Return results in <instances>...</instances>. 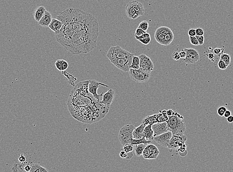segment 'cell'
<instances>
[{
  "instance_id": "6da1fadb",
  "label": "cell",
  "mask_w": 233,
  "mask_h": 172,
  "mask_svg": "<svg viewBox=\"0 0 233 172\" xmlns=\"http://www.w3.org/2000/svg\"><path fill=\"white\" fill-rule=\"evenodd\" d=\"M63 26L55 34L57 42L73 54H86L95 48L99 36V24L91 14L69 8L57 15Z\"/></svg>"
},
{
  "instance_id": "7a4b0ae2",
  "label": "cell",
  "mask_w": 233,
  "mask_h": 172,
  "mask_svg": "<svg viewBox=\"0 0 233 172\" xmlns=\"http://www.w3.org/2000/svg\"><path fill=\"white\" fill-rule=\"evenodd\" d=\"M167 123L168 129L173 134L177 135H184L186 131V125L183 119L177 115L176 112L172 116L169 117Z\"/></svg>"
},
{
  "instance_id": "3957f363",
  "label": "cell",
  "mask_w": 233,
  "mask_h": 172,
  "mask_svg": "<svg viewBox=\"0 0 233 172\" xmlns=\"http://www.w3.org/2000/svg\"><path fill=\"white\" fill-rule=\"evenodd\" d=\"M134 54L124 49L119 45L111 47L108 51L106 57L110 61L115 59H132Z\"/></svg>"
},
{
  "instance_id": "277c9868",
  "label": "cell",
  "mask_w": 233,
  "mask_h": 172,
  "mask_svg": "<svg viewBox=\"0 0 233 172\" xmlns=\"http://www.w3.org/2000/svg\"><path fill=\"white\" fill-rule=\"evenodd\" d=\"M135 126L132 124H127L121 129L119 133L118 139L123 146L126 144L130 143L132 137V132Z\"/></svg>"
},
{
  "instance_id": "5b68a950",
  "label": "cell",
  "mask_w": 233,
  "mask_h": 172,
  "mask_svg": "<svg viewBox=\"0 0 233 172\" xmlns=\"http://www.w3.org/2000/svg\"><path fill=\"white\" fill-rule=\"evenodd\" d=\"M129 74L130 79L137 83H144L148 81L151 77V74L144 72L140 69H130Z\"/></svg>"
},
{
  "instance_id": "8992f818",
  "label": "cell",
  "mask_w": 233,
  "mask_h": 172,
  "mask_svg": "<svg viewBox=\"0 0 233 172\" xmlns=\"http://www.w3.org/2000/svg\"><path fill=\"white\" fill-rule=\"evenodd\" d=\"M138 57L140 59V69L144 72L151 74L154 69L153 63L152 60L144 54H140Z\"/></svg>"
},
{
  "instance_id": "52a82bcc",
  "label": "cell",
  "mask_w": 233,
  "mask_h": 172,
  "mask_svg": "<svg viewBox=\"0 0 233 172\" xmlns=\"http://www.w3.org/2000/svg\"><path fill=\"white\" fill-rule=\"evenodd\" d=\"M187 140V137L184 134L182 135H177L173 134L172 138L169 142L168 147L170 149H177L186 144Z\"/></svg>"
},
{
  "instance_id": "ba28073f",
  "label": "cell",
  "mask_w": 233,
  "mask_h": 172,
  "mask_svg": "<svg viewBox=\"0 0 233 172\" xmlns=\"http://www.w3.org/2000/svg\"><path fill=\"white\" fill-rule=\"evenodd\" d=\"M105 86L106 87H108V86L107 85H105L104 83H101L99 82L96 81L95 80H89L88 85V92L92 94L94 98L97 100L98 101H100L99 97L103 96V92H102L101 94H98L97 93V90L100 86Z\"/></svg>"
},
{
  "instance_id": "9c48e42d",
  "label": "cell",
  "mask_w": 233,
  "mask_h": 172,
  "mask_svg": "<svg viewBox=\"0 0 233 172\" xmlns=\"http://www.w3.org/2000/svg\"><path fill=\"white\" fill-rule=\"evenodd\" d=\"M132 59H115L111 60V63L116 67L123 71L124 72H129L130 66L132 64Z\"/></svg>"
},
{
  "instance_id": "30bf717a",
  "label": "cell",
  "mask_w": 233,
  "mask_h": 172,
  "mask_svg": "<svg viewBox=\"0 0 233 172\" xmlns=\"http://www.w3.org/2000/svg\"><path fill=\"white\" fill-rule=\"evenodd\" d=\"M159 153V150L156 146L149 143L145 148L142 155L145 159H155Z\"/></svg>"
},
{
  "instance_id": "8fae6325",
  "label": "cell",
  "mask_w": 233,
  "mask_h": 172,
  "mask_svg": "<svg viewBox=\"0 0 233 172\" xmlns=\"http://www.w3.org/2000/svg\"><path fill=\"white\" fill-rule=\"evenodd\" d=\"M173 134L171 131L165 132L160 135L154 137V140L161 146L168 147L169 142L172 138Z\"/></svg>"
},
{
  "instance_id": "7c38bea8",
  "label": "cell",
  "mask_w": 233,
  "mask_h": 172,
  "mask_svg": "<svg viewBox=\"0 0 233 172\" xmlns=\"http://www.w3.org/2000/svg\"><path fill=\"white\" fill-rule=\"evenodd\" d=\"M152 129L153 131L154 137H156L169 131L167 123L166 121L162 123H157L152 124Z\"/></svg>"
},
{
  "instance_id": "4fadbf2b",
  "label": "cell",
  "mask_w": 233,
  "mask_h": 172,
  "mask_svg": "<svg viewBox=\"0 0 233 172\" xmlns=\"http://www.w3.org/2000/svg\"><path fill=\"white\" fill-rule=\"evenodd\" d=\"M103 99L100 103L103 105L110 107L111 105L113 102L114 99L115 97V91L112 88L108 89L107 92L103 94Z\"/></svg>"
},
{
  "instance_id": "5bb4252c",
  "label": "cell",
  "mask_w": 233,
  "mask_h": 172,
  "mask_svg": "<svg viewBox=\"0 0 233 172\" xmlns=\"http://www.w3.org/2000/svg\"><path fill=\"white\" fill-rule=\"evenodd\" d=\"M52 20V17L50 12L46 11L42 17L39 20V22H38V25L44 27H47L49 26V25L51 23Z\"/></svg>"
},
{
  "instance_id": "9a60e30c",
  "label": "cell",
  "mask_w": 233,
  "mask_h": 172,
  "mask_svg": "<svg viewBox=\"0 0 233 172\" xmlns=\"http://www.w3.org/2000/svg\"><path fill=\"white\" fill-rule=\"evenodd\" d=\"M63 26V23L61 21L57 19H52L51 23L49 25V27L50 29L54 31L55 34H57L60 31Z\"/></svg>"
},
{
  "instance_id": "2e32d148",
  "label": "cell",
  "mask_w": 233,
  "mask_h": 172,
  "mask_svg": "<svg viewBox=\"0 0 233 172\" xmlns=\"http://www.w3.org/2000/svg\"><path fill=\"white\" fill-rule=\"evenodd\" d=\"M130 2L132 8L137 14H140V17L144 15L145 12V9L143 4L137 1H133Z\"/></svg>"
},
{
  "instance_id": "e0dca14e",
  "label": "cell",
  "mask_w": 233,
  "mask_h": 172,
  "mask_svg": "<svg viewBox=\"0 0 233 172\" xmlns=\"http://www.w3.org/2000/svg\"><path fill=\"white\" fill-rule=\"evenodd\" d=\"M126 14L127 17L129 19L135 20L138 17H140V14H137L135 10L132 8V5L130 4V2L127 3L126 7Z\"/></svg>"
},
{
  "instance_id": "ac0fdd59",
  "label": "cell",
  "mask_w": 233,
  "mask_h": 172,
  "mask_svg": "<svg viewBox=\"0 0 233 172\" xmlns=\"http://www.w3.org/2000/svg\"><path fill=\"white\" fill-rule=\"evenodd\" d=\"M143 137L147 140L152 141L154 139V132L152 129V125L148 124L145 126L143 132Z\"/></svg>"
},
{
  "instance_id": "d6986e66",
  "label": "cell",
  "mask_w": 233,
  "mask_h": 172,
  "mask_svg": "<svg viewBox=\"0 0 233 172\" xmlns=\"http://www.w3.org/2000/svg\"><path fill=\"white\" fill-rule=\"evenodd\" d=\"M145 125L141 124L140 126L135 128L132 132V137L134 139H140L143 137V132Z\"/></svg>"
},
{
  "instance_id": "ffe728a7",
  "label": "cell",
  "mask_w": 233,
  "mask_h": 172,
  "mask_svg": "<svg viewBox=\"0 0 233 172\" xmlns=\"http://www.w3.org/2000/svg\"><path fill=\"white\" fill-rule=\"evenodd\" d=\"M46 11V9L43 6H40L36 8L34 10V14H33L35 20L37 22H39V20L42 17Z\"/></svg>"
},
{
  "instance_id": "44dd1931",
  "label": "cell",
  "mask_w": 233,
  "mask_h": 172,
  "mask_svg": "<svg viewBox=\"0 0 233 172\" xmlns=\"http://www.w3.org/2000/svg\"><path fill=\"white\" fill-rule=\"evenodd\" d=\"M157 123V114H154L152 115L148 116L145 118H144L142 121V123L145 124V126L148 124L152 125Z\"/></svg>"
},
{
  "instance_id": "7402d4cb",
  "label": "cell",
  "mask_w": 233,
  "mask_h": 172,
  "mask_svg": "<svg viewBox=\"0 0 233 172\" xmlns=\"http://www.w3.org/2000/svg\"><path fill=\"white\" fill-rule=\"evenodd\" d=\"M200 59V56H195L190 54H187L186 58L184 59V61L187 64H193Z\"/></svg>"
},
{
  "instance_id": "603a6c76",
  "label": "cell",
  "mask_w": 233,
  "mask_h": 172,
  "mask_svg": "<svg viewBox=\"0 0 233 172\" xmlns=\"http://www.w3.org/2000/svg\"><path fill=\"white\" fill-rule=\"evenodd\" d=\"M147 145L145 144H140L134 145V149L135 152V155L137 157H140L143 155V152Z\"/></svg>"
},
{
  "instance_id": "cb8c5ba5",
  "label": "cell",
  "mask_w": 233,
  "mask_h": 172,
  "mask_svg": "<svg viewBox=\"0 0 233 172\" xmlns=\"http://www.w3.org/2000/svg\"><path fill=\"white\" fill-rule=\"evenodd\" d=\"M31 172H48V170L46 168L41 166L40 164L36 163V164H31Z\"/></svg>"
},
{
  "instance_id": "d4e9b609",
  "label": "cell",
  "mask_w": 233,
  "mask_h": 172,
  "mask_svg": "<svg viewBox=\"0 0 233 172\" xmlns=\"http://www.w3.org/2000/svg\"><path fill=\"white\" fill-rule=\"evenodd\" d=\"M140 59L139 57L134 55L132 57V64L130 66V68L132 69H140Z\"/></svg>"
},
{
  "instance_id": "484cf974",
  "label": "cell",
  "mask_w": 233,
  "mask_h": 172,
  "mask_svg": "<svg viewBox=\"0 0 233 172\" xmlns=\"http://www.w3.org/2000/svg\"><path fill=\"white\" fill-rule=\"evenodd\" d=\"M25 164V163H20L18 161H16L13 165L11 171L12 172H23L25 171L23 170V165Z\"/></svg>"
},
{
  "instance_id": "4316f807",
  "label": "cell",
  "mask_w": 233,
  "mask_h": 172,
  "mask_svg": "<svg viewBox=\"0 0 233 172\" xmlns=\"http://www.w3.org/2000/svg\"><path fill=\"white\" fill-rule=\"evenodd\" d=\"M154 37L157 42H158L162 45L166 46L165 41L164 40V35L160 33L159 32H158V31L156 30L155 31Z\"/></svg>"
},
{
  "instance_id": "83f0119b",
  "label": "cell",
  "mask_w": 233,
  "mask_h": 172,
  "mask_svg": "<svg viewBox=\"0 0 233 172\" xmlns=\"http://www.w3.org/2000/svg\"><path fill=\"white\" fill-rule=\"evenodd\" d=\"M151 141L150 140H147L146 139L145 137H143V138H140V139H134L132 138L131 141L130 143L132 145H140V144H145L147 145L149 143H150Z\"/></svg>"
},
{
  "instance_id": "f1b7e54d",
  "label": "cell",
  "mask_w": 233,
  "mask_h": 172,
  "mask_svg": "<svg viewBox=\"0 0 233 172\" xmlns=\"http://www.w3.org/2000/svg\"><path fill=\"white\" fill-rule=\"evenodd\" d=\"M220 59L225 63L227 66H228L230 65L231 61V58L230 55H229L227 53H223L220 56Z\"/></svg>"
},
{
  "instance_id": "f546056e",
  "label": "cell",
  "mask_w": 233,
  "mask_h": 172,
  "mask_svg": "<svg viewBox=\"0 0 233 172\" xmlns=\"http://www.w3.org/2000/svg\"><path fill=\"white\" fill-rule=\"evenodd\" d=\"M174 39V35L173 31L164 36V40L165 41L166 46H168L172 43Z\"/></svg>"
},
{
  "instance_id": "4dcf8cb0",
  "label": "cell",
  "mask_w": 233,
  "mask_h": 172,
  "mask_svg": "<svg viewBox=\"0 0 233 172\" xmlns=\"http://www.w3.org/2000/svg\"><path fill=\"white\" fill-rule=\"evenodd\" d=\"M156 30L158 31V32H159L160 33L164 36L172 32V30L167 26H161L158 28L156 29Z\"/></svg>"
},
{
  "instance_id": "1f68e13d",
  "label": "cell",
  "mask_w": 233,
  "mask_h": 172,
  "mask_svg": "<svg viewBox=\"0 0 233 172\" xmlns=\"http://www.w3.org/2000/svg\"><path fill=\"white\" fill-rule=\"evenodd\" d=\"M185 51H186L187 54H190L192 55L195 56H200L199 53L196 50L193 48H185Z\"/></svg>"
},
{
  "instance_id": "d6a6232c",
  "label": "cell",
  "mask_w": 233,
  "mask_h": 172,
  "mask_svg": "<svg viewBox=\"0 0 233 172\" xmlns=\"http://www.w3.org/2000/svg\"><path fill=\"white\" fill-rule=\"evenodd\" d=\"M134 150V145L131 143L126 144L123 146V150L129 153L130 152H132Z\"/></svg>"
},
{
  "instance_id": "836d02e7",
  "label": "cell",
  "mask_w": 233,
  "mask_h": 172,
  "mask_svg": "<svg viewBox=\"0 0 233 172\" xmlns=\"http://www.w3.org/2000/svg\"><path fill=\"white\" fill-rule=\"evenodd\" d=\"M138 27L140 28L141 29L145 31H147V30L149 28V23L146 20H144L141 22L140 23V25H138Z\"/></svg>"
},
{
  "instance_id": "e575fe53",
  "label": "cell",
  "mask_w": 233,
  "mask_h": 172,
  "mask_svg": "<svg viewBox=\"0 0 233 172\" xmlns=\"http://www.w3.org/2000/svg\"><path fill=\"white\" fill-rule=\"evenodd\" d=\"M157 123H162L166 121L165 119L162 114L161 111H159V113L157 114Z\"/></svg>"
},
{
  "instance_id": "d590c367",
  "label": "cell",
  "mask_w": 233,
  "mask_h": 172,
  "mask_svg": "<svg viewBox=\"0 0 233 172\" xmlns=\"http://www.w3.org/2000/svg\"><path fill=\"white\" fill-rule=\"evenodd\" d=\"M226 110V108L225 107H220L217 110V114L220 117H224V114Z\"/></svg>"
},
{
  "instance_id": "8d00e7d4",
  "label": "cell",
  "mask_w": 233,
  "mask_h": 172,
  "mask_svg": "<svg viewBox=\"0 0 233 172\" xmlns=\"http://www.w3.org/2000/svg\"><path fill=\"white\" fill-rule=\"evenodd\" d=\"M218 66L220 69H222V70L226 69L228 67L225 63L220 59L219 61H218Z\"/></svg>"
},
{
  "instance_id": "74e56055",
  "label": "cell",
  "mask_w": 233,
  "mask_h": 172,
  "mask_svg": "<svg viewBox=\"0 0 233 172\" xmlns=\"http://www.w3.org/2000/svg\"><path fill=\"white\" fill-rule=\"evenodd\" d=\"M189 37H190V41L192 45H195V46L199 45V43H198V41L196 37H195V36H189Z\"/></svg>"
},
{
  "instance_id": "f35d334b",
  "label": "cell",
  "mask_w": 233,
  "mask_h": 172,
  "mask_svg": "<svg viewBox=\"0 0 233 172\" xmlns=\"http://www.w3.org/2000/svg\"><path fill=\"white\" fill-rule=\"evenodd\" d=\"M146 33V31L143 30V29L140 28L138 27L137 28L136 30L135 31V37H138V36H140L142 35L143 34H144L145 33Z\"/></svg>"
},
{
  "instance_id": "ab89813d",
  "label": "cell",
  "mask_w": 233,
  "mask_h": 172,
  "mask_svg": "<svg viewBox=\"0 0 233 172\" xmlns=\"http://www.w3.org/2000/svg\"><path fill=\"white\" fill-rule=\"evenodd\" d=\"M223 49H222L221 48H215L213 50V52L214 54L216 56H220L221 54L223 53Z\"/></svg>"
},
{
  "instance_id": "60d3db41",
  "label": "cell",
  "mask_w": 233,
  "mask_h": 172,
  "mask_svg": "<svg viewBox=\"0 0 233 172\" xmlns=\"http://www.w3.org/2000/svg\"><path fill=\"white\" fill-rule=\"evenodd\" d=\"M138 41L140 42L143 45H148L149 43L151 42V37H148V38H146L141 39L138 40Z\"/></svg>"
},
{
  "instance_id": "b9f144b4",
  "label": "cell",
  "mask_w": 233,
  "mask_h": 172,
  "mask_svg": "<svg viewBox=\"0 0 233 172\" xmlns=\"http://www.w3.org/2000/svg\"><path fill=\"white\" fill-rule=\"evenodd\" d=\"M63 61V60H57L55 64L56 67L59 71H62V65Z\"/></svg>"
},
{
  "instance_id": "7bdbcfd3",
  "label": "cell",
  "mask_w": 233,
  "mask_h": 172,
  "mask_svg": "<svg viewBox=\"0 0 233 172\" xmlns=\"http://www.w3.org/2000/svg\"><path fill=\"white\" fill-rule=\"evenodd\" d=\"M195 37L198 39V43H199V45H203L204 43V37L203 35L198 36L195 35Z\"/></svg>"
},
{
  "instance_id": "ee69618b",
  "label": "cell",
  "mask_w": 233,
  "mask_h": 172,
  "mask_svg": "<svg viewBox=\"0 0 233 172\" xmlns=\"http://www.w3.org/2000/svg\"><path fill=\"white\" fill-rule=\"evenodd\" d=\"M172 58L175 61H179L181 59V57L179 55V52H174L172 55Z\"/></svg>"
},
{
  "instance_id": "f6af8a7d",
  "label": "cell",
  "mask_w": 233,
  "mask_h": 172,
  "mask_svg": "<svg viewBox=\"0 0 233 172\" xmlns=\"http://www.w3.org/2000/svg\"><path fill=\"white\" fill-rule=\"evenodd\" d=\"M69 67V64L67 61L63 60V63L62 65V72H64Z\"/></svg>"
},
{
  "instance_id": "bcb514c9",
  "label": "cell",
  "mask_w": 233,
  "mask_h": 172,
  "mask_svg": "<svg viewBox=\"0 0 233 172\" xmlns=\"http://www.w3.org/2000/svg\"><path fill=\"white\" fill-rule=\"evenodd\" d=\"M149 37H151V35L149 34V33H145L144 34H143L142 35L140 36H138V37L136 36V37H135V38L137 40H140V39H141L146 38Z\"/></svg>"
},
{
  "instance_id": "7dc6e473",
  "label": "cell",
  "mask_w": 233,
  "mask_h": 172,
  "mask_svg": "<svg viewBox=\"0 0 233 172\" xmlns=\"http://www.w3.org/2000/svg\"><path fill=\"white\" fill-rule=\"evenodd\" d=\"M26 157H25V155H23V154H21L20 156H19L17 161L20 162V163H26Z\"/></svg>"
},
{
  "instance_id": "c3c4849f",
  "label": "cell",
  "mask_w": 233,
  "mask_h": 172,
  "mask_svg": "<svg viewBox=\"0 0 233 172\" xmlns=\"http://www.w3.org/2000/svg\"><path fill=\"white\" fill-rule=\"evenodd\" d=\"M195 32H196V35H204V31L201 28H198L195 29Z\"/></svg>"
},
{
  "instance_id": "681fc988",
  "label": "cell",
  "mask_w": 233,
  "mask_h": 172,
  "mask_svg": "<svg viewBox=\"0 0 233 172\" xmlns=\"http://www.w3.org/2000/svg\"><path fill=\"white\" fill-rule=\"evenodd\" d=\"M188 35L189 36H195L196 35V32H195V29L191 28L189 29L188 31Z\"/></svg>"
},
{
  "instance_id": "f907efd6",
  "label": "cell",
  "mask_w": 233,
  "mask_h": 172,
  "mask_svg": "<svg viewBox=\"0 0 233 172\" xmlns=\"http://www.w3.org/2000/svg\"><path fill=\"white\" fill-rule=\"evenodd\" d=\"M31 164H30L27 163V164L25 165V166H23V170L25 172H30L31 169Z\"/></svg>"
},
{
  "instance_id": "816d5d0a",
  "label": "cell",
  "mask_w": 233,
  "mask_h": 172,
  "mask_svg": "<svg viewBox=\"0 0 233 172\" xmlns=\"http://www.w3.org/2000/svg\"><path fill=\"white\" fill-rule=\"evenodd\" d=\"M206 56H207L209 60H211V61H213L215 58V55L214 53H207Z\"/></svg>"
},
{
  "instance_id": "f5cc1de1",
  "label": "cell",
  "mask_w": 233,
  "mask_h": 172,
  "mask_svg": "<svg viewBox=\"0 0 233 172\" xmlns=\"http://www.w3.org/2000/svg\"><path fill=\"white\" fill-rule=\"evenodd\" d=\"M120 156L122 158L127 159V153L124 151H122L120 153Z\"/></svg>"
},
{
  "instance_id": "db71d44e",
  "label": "cell",
  "mask_w": 233,
  "mask_h": 172,
  "mask_svg": "<svg viewBox=\"0 0 233 172\" xmlns=\"http://www.w3.org/2000/svg\"><path fill=\"white\" fill-rule=\"evenodd\" d=\"M161 112L164 118L165 119L166 121H168V120H169V117L168 116L167 114V110H163L162 111H161Z\"/></svg>"
},
{
  "instance_id": "11a10c76",
  "label": "cell",
  "mask_w": 233,
  "mask_h": 172,
  "mask_svg": "<svg viewBox=\"0 0 233 172\" xmlns=\"http://www.w3.org/2000/svg\"><path fill=\"white\" fill-rule=\"evenodd\" d=\"M179 54L180 57H181V58L185 59L186 58V56H187V53H186V52L184 50H182V51H180L179 52Z\"/></svg>"
},
{
  "instance_id": "9f6ffc18",
  "label": "cell",
  "mask_w": 233,
  "mask_h": 172,
  "mask_svg": "<svg viewBox=\"0 0 233 172\" xmlns=\"http://www.w3.org/2000/svg\"><path fill=\"white\" fill-rule=\"evenodd\" d=\"M167 114L169 117H170L174 115L175 112L172 109H169L167 111Z\"/></svg>"
},
{
  "instance_id": "6f0895ef",
  "label": "cell",
  "mask_w": 233,
  "mask_h": 172,
  "mask_svg": "<svg viewBox=\"0 0 233 172\" xmlns=\"http://www.w3.org/2000/svg\"><path fill=\"white\" fill-rule=\"evenodd\" d=\"M231 115V112L229 110H226L225 114H224V117L226 118H227L228 117H229Z\"/></svg>"
},
{
  "instance_id": "680465c9",
  "label": "cell",
  "mask_w": 233,
  "mask_h": 172,
  "mask_svg": "<svg viewBox=\"0 0 233 172\" xmlns=\"http://www.w3.org/2000/svg\"><path fill=\"white\" fill-rule=\"evenodd\" d=\"M227 121L229 123H233V116H230L229 117H228L227 118Z\"/></svg>"
}]
</instances>
